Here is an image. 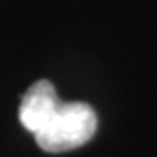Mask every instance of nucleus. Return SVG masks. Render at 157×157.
I'll use <instances>...</instances> for the list:
<instances>
[{
  "mask_svg": "<svg viewBox=\"0 0 157 157\" xmlns=\"http://www.w3.org/2000/svg\"><path fill=\"white\" fill-rule=\"evenodd\" d=\"M19 122L45 152L78 148L94 136L98 119L87 103L59 101L49 80H39L28 87L19 105Z\"/></svg>",
  "mask_w": 157,
  "mask_h": 157,
  "instance_id": "1",
  "label": "nucleus"
}]
</instances>
